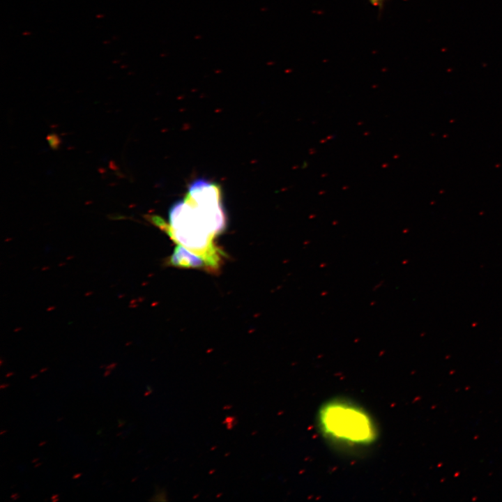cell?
Segmentation results:
<instances>
[{"label":"cell","mask_w":502,"mask_h":502,"mask_svg":"<svg viewBox=\"0 0 502 502\" xmlns=\"http://www.w3.org/2000/svg\"><path fill=\"white\" fill-rule=\"evenodd\" d=\"M38 376V374H31V376H30V379H35V378H36Z\"/></svg>","instance_id":"11"},{"label":"cell","mask_w":502,"mask_h":502,"mask_svg":"<svg viewBox=\"0 0 502 502\" xmlns=\"http://www.w3.org/2000/svg\"><path fill=\"white\" fill-rule=\"evenodd\" d=\"M10 498L15 501L20 498V495L17 493H14L10 496Z\"/></svg>","instance_id":"6"},{"label":"cell","mask_w":502,"mask_h":502,"mask_svg":"<svg viewBox=\"0 0 502 502\" xmlns=\"http://www.w3.org/2000/svg\"><path fill=\"white\" fill-rule=\"evenodd\" d=\"M50 146L52 149H57L61 144L60 138L56 134H50L47 137Z\"/></svg>","instance_id":"4"},{"label":"cell","mask_w":502,"mask_h":502,"mask_svg":"<svg viewBox=\"0 0 502 502\" xmlns=\"http://www.w3.org/2000/svg\"><path fill=\"white\" fill-rule=\"evenodd\" d=\"M167 264L176 268H199L210 271L207 262L202 257L179 244H177L167 259Z\"/></svg>","instance_id":"3"},{"label":"cell","mask_w":502,"mask_h":502,"mask_svg":"<svg viewBox=\"0 0 502 502\" xmlns=\"http://www.w3.org/2000/svg\"><path fill=\"white\" fill-rule=\"evenodd\" d=\"M9 386H10V385H9L8 383H3V384L1 385V389L6 388H8Z\"/></svg>","instance_id":"10"},{"label":"cell","mask_w":502,"mask_h":502,"mask_svg":"<svg viewBox=\"0 0 502 502\" xmlns=\"http://www.w3.org/2000/svg\"><path fill=\"white\" fill-rule=\"evenodd\" d=\"M368 1L372 4V6H373L376 8H381L383 6V4L386 1V0H368Z\"/></svg>","instance_id":"5"},{"label":"cell","mask_w":502,"mask_h":502,"mask_svg":"<svg viewBox=\"0 0 502 502\" xmlns=\"http://www.w3.org/2000/svg\"><path fill=\"white\" fill-rule=\"evenodd\" d=\"M146 218L174 242L202 257L211 272L220 267L223 252L214 238L226 229L227 218L218 183L204 178L194 181L183 199L170 208L168 223L156 215Z\"/></svg>","instance_id":"1"},{"label":"cell","mask_w":502,"mask_h":502,"mask_svg":"<svg viewBox=\"0 0 502 502\" xmlns=\"http://www.w3.org/2000/svg\"><path fill=\"white\" fill-rule=\"evenodd\" d=\"M110 373H111V370H106V372L104 373L103 376H108L110 374Z\"/></svg>","instance_id":"9"},{"label":"cell","mask_w":502,"mask_h":502,"mask_svg":"<svg viewBox=\"0 0 502 502\" xmlns=\"http://www.w3.org/2000/svg\"><path fill=\"white\" fill-rule=\"evenodd\" d=\"M46 443H47L46 441H42L41 443H40L38 444V446H43L45 445Z\"/></svg>","instance_id":"14"},{"label":"cell","mask_w":502,"mask_h":502,"mask_svg":"<svg viewBox=\"0 0 502 502\" xmlns=\"http://www.w3.org/2000/svg\"><path fill=\"white\" fill-rule=\"evenodd\" d=\"M63 420V418L61 417V418H59V419H58L57 420H58V421H60V420Z\"/></svg>","instance_id":"20"},{"label":"cell","mask_w":502,"mask_h":502,"mask_svg":"<svg viewBox=\"0 0 502 502\" xmlns=\"http://www.w3.org/2000/svg\"><path fill=\"white\" fill-rule=\"evenodd\" d=\"M7 432L6 430H2V431L1 432V435H3V434L5 433V432Z\"/></svg>","instance_id":"19"},{"label":"cell","mask_w":502,"mask_h":502,"mask_svg":"<svg viewBox=\"0 0 502 502\" xmlns=\"http://www.w3.org/2000/svg\"><path fill=\"white\" fill-rule=\"evenodd\" d=\"M52 502H57V501H59V499L56 498V499H53V500H52Z\"/></svg>","instance_id":"18"},{"label":"cell","mask_w":502,"mask_h":502,"mask_svg":"<svg viewBox=\"0 0 502 502\" xmlns=\"http://www.w3.org/2000/svg\"><path fill=\"white\" fill-rule=\"evenodd\" d=\"M38 460H39V458L37 457V458H36V459H33L31 461V462H32V463H36V462L37 461H38Z\"/></svg>","instance_id":"15"},{"label":"cell","mask_w":502,"mask_h":502,"mask_svg":"<svg viewBox=\"0 0 502 502\" xmlns=\"http://www.w3.org/2000/svg\"><path fill=\"white\" fill-rule=\"evenodd\" d=\"M41 464H42V463H37L36 464H35L34 467L37 468V467L40 466Z\"/></svg>","instance_id":"16"},{"label":"cell","mask_w":502,"mask_h":502,"mask_svg":"<svg viewBox=\"0 0 502 502\" xmlns=\"http://www.w3.org/2000/svg\"><path fill=\"white\" fill-rule=\"evenodd\" d=\"M116 365V363L111 364V365L107 366L105 369H106V370H111L114 369Z\"/></svg>","instance_id":"7"},{"label":"cell","mask_w":502,"mask_h":502,"mask_svg":"<svg viewBox=\"0 0 502 502\" xmlns=\"http://www.w3.org/2000/svg\"><path fill=\"white\" fill-rule=\"evenodd\" d=\"M59 496V495L57 494L52 495V496H51V500H53V499H54L58 498Z\"/></svg>","instance_id":"12"},{"label":"cell","mask_w":502,"mask_h":502,"mask_svg":"<svg viewBox=\"0 0 502 502\" xmlns=\"http://www.w3.org/2000/svg\"><path fill=\"white\" fill-rule=\"evenodd\" d=\"M47 370V367L43 368V369L40 370V372L42 373V372H45Z\"/></svg>","instance_id":"17"},{"label":"cell","mask_w":502,"mask_h":502,"mask_svg":"<svg viewBox=\"0 0 502 502\" xmlns=\"http://www.w3.org/2000/svg\"><path fill=\"white\" fill-rule=\"evenodd\" d=\"M82 473H78L74 474L73 476V479L79 478L82 476Z\"/></svg>","instance_id":"8"},{"label":"cell","mask_w":502,"mask_h":502,"mask_svg":"<svg viewBox=\"0 0 502 502\" xmlns=\"http://www.w3.org/2000/svg\"><path fill=\"white\" fill-rule=\"evenodd\" d=\"M315 425L319 435L330 448L358 454L373 448L379 439V427L372 413L349 397L335 396L317 409Z\"/></svg>","instance_id":"2"},{"label":"cell","mask_w":502,"mask_h":502,"mask_svg":"<svg viewBox=\"0 0 502 502\" xmlns=\"http://www.w3.org/2000/svg\"><path fill=\"white\" fill-rule=\"evenodd\" d=\"M13 374H14V372H8V374H6V377L8 378Z\"/></svg>","instance_id":"13"},{"label":"cell","mask_w":502,"mask_h":502,"mask_svg":"<svg viewBox=\"0 0 502 502\" xmlns=\"http://www.w3.org/2000/svg\"><path fill=\"white\" fill-rule=\"evenodd\" d=\"M135 480H136V478H133V479L132 480V482H134Z\"/></svg>","instance_id":"21"}]
</instances>
